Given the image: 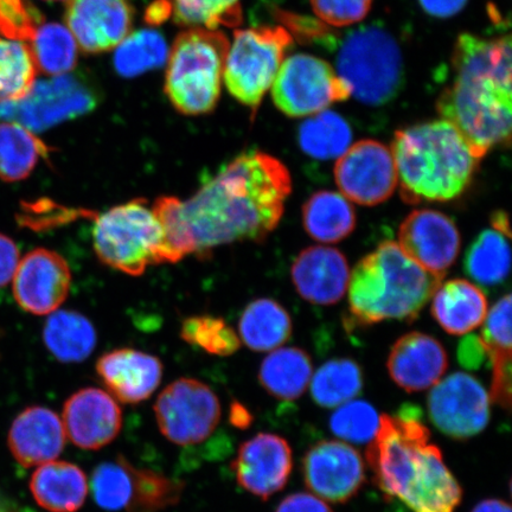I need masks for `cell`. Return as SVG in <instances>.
<instances>
[{
  "label": "cell",
  "mask_w": 512,
  "mask_h": 512,
  "mask_svg": "<svg viewBox=\"0 0 512 512\" xmlns=\"http://www.w3.org/2000/svg\"><path fill=\"white\" fill-rule=\"evenodd\" d=\"M292 191L286 165L261 151L243 152L183 202L195 255L208 258L217 247L262 242L285 213Z\"/></svg>",
  "instance_id": "cell-1"
},
{
  "label": "cell",
  "mask_w": 512,
  "mask_h": 512,
  "mask_svg": "<svg viewBox=\"0 0 512 512\" xmlns=\"http://www.w3.org/2000/svg\"><path fill=\"white\" fill-rule=\"evenodd\" d=\"M452 67L453 82L440 95L438 111L482 160L494 147L511 140L510 37L460 35Z\"/></svg>",
  "instance_id": "cell-2"
},
{
  "label": "cell",
  "mask_w": 512,
  "mask_h": 512,
  "mask_svg": "<svg viewBox=\"0 0 512 512\" xmlns=\"http://www.w3.org/2000/svg\"><path fill=\"white\" fill-rule=\"evenodd\" d=\"M367 460L383 494L413 512H454L462 502V486L431 443L430 430L415 416L381 415Z\"/></svg>",
  "instance_id": "cell-3"
},
{
  "label": "cell",
  "mask_w": 512,
  "mask_h": 512,
  "mask_svg": "<svg viewBox=\"0 0 512 512\" xmlns=\"http://www.w3.org/2000/svg\"><path fill=\"white\" fill-rule=\"evenodd\" d=\"M390 150L401 197L408 204L454 200L470 187L480 162L444 119L396 132Z\"/></svg>",
  "instance_id": "cell-4"
},
{
  "label": "cell",
  "mask_w": 512,
  "mask_h": 512,
  "mask_svg": "<svg viewBox=\"0 0 512 512\" xmlns=\"http://www.w3.org/2000/svg\"><path fill=\"white\" fill-rule=\"evenodd\" d=\"M441 280L409 259L398 243L384 241L364 256L350 274L352 322L360 326L387 319L411 322L430 302Z\"/></svg>",
  "instance_id": "cell-5"
},
{
  "label": "cell",
  "mask_w": 512,
  "mask_h": 512,
  "mask_svg": "<svg viewBox=\"0 0 512 512\" xmlns=\"http://www.w3.org/2000/svg\"><path fill=\"white\" fill-rule=\"evenodd\" d=\"M229 40L222 31L190 28L176 38L168 57L165 93L185 115L214 110L220 99Z\"/></svg>",
  "instance_id": "cell-6"
},
{
  "label": "cell",
  "mask_w": 512,
  "mask_h": 512,
  "mask_svg": "<svg viewBox=\"0 0 512 512\" xmlns=\"http://www.w3.org/2000/svg\"><path fill=\"white\" fill-rule=\"evenodd\" d=\"M335 70L362 104H387L402 86L399 43L386 29L373 25L352 31L339 48Z\"/></svg>",
  "instance_id": "cell-7"
},
{
  "label": "cell",
  "mask_w": 512,
  "mask_h": 512,
  "mask_svg": "<svg viewBox=\"0 0 512 512\" xmlns=\"http://www.w3.org/2000/svg\"><path fill=\"white\" fill-rule=\"evenodd\" d=\"M146 204L144 198H138L96 216L93 242L102 264L132 277L156 265L162 233Z\"/></svg>",
  "instance_id": "cell-8"
},
{
  "label": "cell",
  "mask_w": 512,
  "mask_h": 512,
  "mask_svg": "<svg viewBox=\"0 0 512 512\" xmlns=\"http://www.w3.org/2000/svg\"><path fill=\"white\" fill-rule=\"evenodd\" d=\"M292 42L290 32L281 27L236 30L223 70L230 95L255 111L277 78Z\"/></svg>",
  "instance_id": "cell-9"
},
{
  "label": "cell",
  "mask_w": 512,
  "mask_h": 512,
  "mask_svg": "<svg viewBox=\"0 0 512 512\" xmlns=\"http://www.w3.org/2000/svg\"><path fill=\"white\" fill-rule=\"evenodd\" d=\"M96 104L98 94L91 83L81 75L67 73L35 81L22 100L2 102L0 121L17 123L32 132H42L92 112Z\"/></svg>",
  "instance_id": "cell-10"
},
{
  "label": "cell",
  "mask_w": 512,
  "mask_h": 512,
  "mask_svg": "<svg viewBox=\"0 0 512 512\" xmlns=\"http://www.w3.org/2000/svg\"><path fill=\"white\" fill-rule=\"evenodd\" d=\"M271 88L275 106L292 118L312 117L351 96L335 68L309 54L284 60Z\"/></svg>",
  "instance_id": "cell-11"
},
{
  "label": "cell",
  "mask_w": 512,
  "mask_h": 512,
  "mask_svg": "<svg viewBox=\"0 0 512 512\" xmlns=\"http://www.w3.org/2000/svg\"><path fill=\"white\" fill-rule=\"evenodd\" d=\"M155 414L160 432L178 446L202 443L221 420V403L214 390L195 379H179L158 396Z\"/></svg>",
  "instance_id": "cell-12"
},
{
  "label": "cell",
  "mask_w": 512,
  "mask_h": 512,
  "mask_svg": "<svg viewBox=\"0 0 512 512\" xmlns=\"http://www.w3.org/2000/svg\"><path fill=\"white\" fill-rule=\"evenodd\" d=\"M335 179L348 201L364 207L379 206L398 187L392 150L371 139L351 145L337 160Z\"/></svg>",
  "instance_id": "cell-13"
},
{
  "label": "cell",
  "mask_w": 512,
  "mask_h": 512,
  "mask_svg": "<svg viewBox=\"0 0 512 512\" xmlns=\"http://www.w3.org/2000/svg\"><path fill=\"white\" fill-rule=\"evenodd\" d=\"M432 388L428 413L434 426L447 437L470 439L488 426L490 395L475 377L454 373Z\"/></svg>",
  "instance_id": "cell-14"
},
{
  "label": "cell",
  "mask_w": 512,
  "mask_h": 512,
  "mask_svg": "<svg viewBox=\"0 0 512 512\" xmlns=\"http://www.w3.org/2000/svg\"><path fill=\"white\" fill-rule=\"evenodd\" d=\"M307 489L329 503H347L366 482V466L356 448L337 440L313 445L303 459Z\"/></svg>",
  "instance_id": "cell-15"
},
{
  "label": "cell",
  "mask_w": 512,
  "mask_h": 512,
  "mask_svg": "<svg viewBox=\"0 0 512 512\" xmlns=\"http://www.w3.org/2000/svg\"><path fill=\"white\" fill-rule=\"evenodd\" d=\"M398 236L403 253L441 279L457 260L462 243L456 223L431 209L412 211L401 223Z\"/></svg>",
  "instance_id": "cell-16"
},
{
  "label": "cell",
  "mask_w": 512,
  "mask_h": 512,
  "mask_svg": "<svg viewBox=\"0 0 512 512\" xmlns=\"http://www.w3.org/2000/svg\"><path fill=\"white\" fill-rule=\"evenodd\" d=\"M16 302L36 316L51 315L66 302L72 272L59 253L37 248L24 256L14 275Z\"/></svg>",
  "instance_id": "cell-17"
},
{
  "label": "cell",
  "mask_w": 512,
  "mask_h": 512,
  "mask_svg": "<svg viewBox=\"0 0 512 512\" xmlns=\"http://www.w3.org/2000/svg\"><path fill=\"white\" fill-rule=\"evenodd\" d=\"M292 467L290 444L270 433H260L245 441L232 463L238 483L262 501L285 488Z\"/></svg>",
  "instance_id": "cell-18"
},
{
  "label": "cell",
  "mask_w": 512,
  "mask_h": 512,
  "mask_svg": "<svg viewBox=\"0 0 512 512\" xmlns=\"http://www.w3.org/2000/svg\"><path fill=\"white\" fill-rule=\"evenodd\" d=\"M127 0H68L66 24L78 47L98 54L117 48L131 34Z\"/></svg>",
  "instance_id": "cell-19"
},
{
  "label": "cell",
  "mask_w": 512,
  "mask_h": 512,
  "mask_svg": "<svg viewBox=\"0 0 512 512\" xmlns=\"http://www.w3.org/2000/svg\"><path fill=\"white\" fill-rule=\"evenodd\" d=\"M62 422L75 446L96 451L118 437L123 427V412L104 390L85 388L64 403Z\"/></svg>",
  "instance_id": "cell-20"
},
{
  "label": "cell",
  "mask_w": 512,
  "mask_h": 512,
  "mask_svg": "<svg viewBox=\"0 0 512 512\" xmlns=\"http://www.w3.org/2000/svg\"><path fill=\"white\" fill-rule=\"evenodd\" d=\"M387 368L393 381L406 392H424L441 381L446 373L447 352L438 339L414 331L393 345Z\"/></svg>",
  "instance_id": "cell-21"
},
{
  "label": "cell",
  "mask_w": 512,
  "mask_h": 512,
  "mask_svg": "<svg viewBox=\"0 0 512 512\" xmlns=\"http://www.w3.org/2000/svg\"><path fill=\"white\" fill-rule=\"evenodd\" d=\"M291 275L300 297L311 304L335 305L348 291V261L336 248L315 246L304 249L294 260Z\"/></svg>",
  "instance_id": "cell-22"
},
{
  "label": "cell",
  "mask_w": 512,
  "mask_h": 512,
  "mask_svg": "<svg viewBox=\"0 0 512 512\" xmlns=\"http://www.w3.org/2000/svg\"><path fill=\"white\" fill-rule=\"evenodd\" d=\"M96 373L119 401L134 405L156 392L163 377L159 358L134 349H115L96 362Z\"/></svg>",
  "instance_id": "cell-23"
},
{
  "label": "cell",
  "mask_w": 512,
  "mask_h": 512,
  "mask_svg": "<svg viewBox=\"0 0 512 512\" xmlns=\"http://www.w3.org/2000/svg\"><path fill=\"white\" fill-rule=\"evenodd\" d=\"M66 437L59 415L49 408L29 407L12 424L9 447L19 465L29 469L54 462L66 445Z\"/></svg>",
  "instance_id": "cell-24"
},
{
  "label": "cell",
  "mask_w": 512,
  "mask_h": 512,
  "mask_svg": "<svg viewBox=\"0 0 512 512\" xmlns=\"http://www.w3.org/2000/svg\"><path fill=\"white\" fill-rule=\"evenodd\" d=\"M479 339L492 364L490 400L511 407V296L498 300L486 315Z\"/></svg>",
  "instance_id": "cell-25"
},
{
  "label": "cell",
  "mask_w": 512,
  "mask_h": 512,
  "mask_svg": "<svg viewBox=\"0 0 512 512\" xmlns=\"http://www.w3.org/2000/svg\"><path fill=\"white\" fill-rule=\"evenodd\" d=\"M432 298V315L450 335L469 334L482 325L488 315L485 293L464 279L440 284Z\"/></svg>",
  "instance_id": "cell-26"
},
{
  "label": "cell",
  "mask_w": 512,
  "mask_h": 512,
  "mask_svg": "<svg viewBox=\"0 0 512 512\" xmlns=\"http://www.w3.org/2000/svg\"><path fill=\"white\" fill-rule=\"evenodd\" d=\"M35 501L50 512H76L86 501L88 482L78 465L50 462L35 471L30 480Z\"/></svg>",
  "instance_id": "cell-27"
},
{
  "label": "cell",
  "mask_w": 512,
  "mask_h": 512,
  "mask_svg": "<svg viewBox=\"0 0 512 512\" xmlns=\"http://www.w3.org/2000/svg\"><path fill=\"white\" fill-rule=\"evenodd\" d=\"M313 373L307 352L299 348L275 349L262 362L259 381L268 394L281 401H294L302 396Z\"/></svg>",
  "instance_id": "cell-28"
},
{
  "label": "cell",
  "mask_w": 512,
  "mask_h": 512,
  "mask_svg": "<svg viewBox=\"0 0 512 512\" xmlns=\"http://www.w3.org/2000/svg\"><path fill=\"white\" fill-rule=\"evenodd\" d=\"M303 224L313 240L337 243L354 232L356 213L342 194L318 191L303 206Z\"/></svg>",
  "instance_id": "cell-29"
},
{
  "label": "cell",
  "mask_w": 512,
  "mask_h": 512,
  "mask_svg": "<svg viewBox=\"0 0 512 512\" xmlns=\"http://www.w3.org/2000/svg\"><path fill=\"white\" fill-rule=\"evenodd\" d=\"M292 335V319L273 299L254 300L242 312L239 322L241 342L253 351L279 349Z\"/></svg>",
  "instance_id": "cell-30"
},
{
  "label": "cell",
  "mask_w": 512,
  "mask_h": 512,
  "mask_svg": "<svg viewBox=\"0 0 512 512\" xmlns=\"http://www.w3.org/2000/svg\"><path fill=\"white\" fill-rule=\"evenodd\" d=\"M43 341L56 360L79 363L92 355L96 332L91 320L81 313L55 311L44 325Z\"/></svg>",
  "instance_id": "cell-31"
},
{
  "label": "cell",
  "mask_w": 512,
  "mask_h": 512,
  "mask_svg": "<svg viewBox=\"0 0 512 512\" xmlns=\"http://www.w3.org/2000/svg\"><path fill=\"white\" fill-rule=\"evenodd\" d=\"M50 147L27 127L0 123V179L14 183L28 178L41 159L50 156Z\"/></svg>",
  "instance_id": "cell-32"
},
{
  "label": "cell",
  "mask_w": 512,
  "mask_h": 512,
  "mask_svg": "<svg viewBox=\"0 0 512 512\" xmlns=\"http://www.w3.org/2000/svg\"><path fill=\"white\" fill-rule=\"evenodd\" d=\"M511 252L509 238L495 229H486L467 249L464 270L476 283L497 286L509 277Z\"/></svg>",
  "instance_id": "cell-33"
},
{
  "label": "cell",
  "mask_w": 512,
  "mask_h": 512,
  "mask_svg": "<svg viewBox=\"0 0 512 512\" xmlns=\"http://www.w3.org/2000/svg\"><path fill=\"white\" fill-rule=\"evenodd\" d=\"M298 143L300 149L312 158H339L351 146V127L341 115L326 110L312 115L300 125Z\"/></svg>",
  "instance_id": "cell-34"
},
{
  "label": "cell",
  "mask_w": 512,
  "mask_h": 512,
  "mask_svg": "<svg viewBox=\"0 0 512 512\" xmlns=\"http://www.w3.org/2000/svg\"><path fill=\"white\" fill-rule=\"evenodd\" d=\"M310 383L311 395L317 405L337 408L362 392L363 373L355 361L338 358L323 364Z\"/></svg>",
  "instance_id": "cell-35"
},
{
  "label": "cell",
  "mask_w": 512,
  "mask_h": 512,
  "mask_svg": "<svg viewBox=\"0 0 512 512\" xmlns=\"http://www.w3.org/2000/svg\"><path fill=\"white\" fill-rule=\"evenodd\" d=\"M152 211L162 233L156 265L176 264L194 254L195 243L184 220L183 201L175 196L158 197Z\"/></svg>",
  "instance_id": "cell-36"
},
{
  "label": "cell",
  "mask_w": 512,
  "mask_h": 512,
  "mask_svg": "<svg viewBox=\"0 0 512 512\" xmlns=\"http://www.w3.org/2000/svg\"><path fill=\"white\" fill-rule=\"evenodd\" d=\"M37 69L49 76L72 72L78 61V43L67 27L42 24L30 41Z\"/></svg>",
  "instance_id": "cell-37"
},
{
  "label": "cell",
  "mask_w": 512,
  "mask_h": 512,
  "mask_svg": "<svg viewBox=\"0 0 512 512\" xmlns=\"http://www.w3.org/2000/svg\"><path fill=\"white\" fill-rule=\"evenodd\" d=\"M37 70L27 42L0 37V104L25 98L34 86Z\"/></svg>",
  "instance_id": "cell-38"
},
{
  "label": "cell",
  "mask_w": 512,
  "mask_h": 512,
  "mask_svg": "<svg viewBox=\"0 0 512 512\" xmlns=\"http://www.w3.org/2000/svg\"><path fill=\"white\" fill-rule=\"evenodd\" d=\"M168 57V44L159 32L139 30L119 44L114 54V67L124 78H136L164 66Z\"/></svg>",
  "instance_id": "cell-39"
},
{
  "label": "cell",
  "mask_w": 512,
  "mask_h": 512,
  "mask_svg": "<svg viewBox=\"0 0 512 512\" xmlns=\"http://www.w3.org/2000/svg\"><path fill=\"white\" fill-rule=\"evenodd\" d=\"M131 475L132 495L127 512H160L181 501L184 483L133 465Z\"/></svg>",
  "instance_id": "cell-40"
},
{
  "label": "cell",
  "mask_w": 512,
  "mask_h": 512,
  "mask_svg": "<svg viewBox=\"0 0 512 512\" xmlns=\"http://www.w3.org/2000/svg\"><path fill=\"white\" fill-rule=\"evenodd\" d=\"M171 11L179 24L216 30L241 23L240 0H171Z\"/></svg>",
  "instance_id": "cell-41"
},
{
  "label": "cell",
  "mask_w": 512,
  "mask_h": 512,
  "mask_svg": "<svg viewBox=\"0 0 512 512\" xmlns=\"http://www.w3.org/2000/svg\"><path fill=\"white\" fill-rule=\"evenodd\" d=\"M183 341L215 356H230L241 348V339L226 320L214 316H194L184 320Z\"/></svg>",
  "instance_id": "cell-42"
},
{
  "label": "cell",
  "mask_w": 512,
  "mask_h": 512,
  "mask_svg": "<svg viewBox=\"0 0 512 512\" xmlns=\"http://www.w3.org/2000/svg\"><path fill=\"white\" fill-rule=\"evenodd\" d=\"M132 464L120 456L102 463L93 472L92 491L96 504L107 511L126 509L132 495Z\"/></svg>",
  "instance_id": "cell-43"
},
{
  "label": "cell",
  "mask_w": 512,
  "mask_h": 512,
  "mask_svg": "<svg viewBox=\"0 0 512 512\" xmlns=\"http://www.w3.org/2000/svg\"><path fill=\"white\" fill-rule=\"evenodd\" d=\"M381 415L370 403L351 400L336 409L330 419L332 433L354 444H369L380 427Z\"/></svg>",
  "instance_id": "cell-44"
},
{
  "label": "cell",
  "mask_w": 512,
  "mask_h": 512,
  "mask_svg": "<svg viewBox=\"0 0 512 512\" xmlns=\"http://www.w3.org/2000/svg\"><path fill=\"white\" fill-rule=\"evenodd\" d=\"M43 16L29 0H0V35L10 40L30 42Z\"/></svg>",
  "instance_id": "cell-45"
},
{
  "label": "cell",
  "mask_w": 512,
  "mask_h": 512,
  "mask_svg": "<svg viewBox=\"0 0 512 512\" xmlns=\"http://www.w3.org/2000/svg\"><path fill=\"white\" fill-rule=\"evenodd\" d=\"M313 12L332 27H350L366 18L373 0H311Z\"/></svg>",
  "instance_id": "cell-46"
},
{
  "label": "cell",
  "mask_w": 512,
  "mask_h": 512,
  "mask_svg": "<svg viewBox=\"0 0 512 512\" xmlns=\"http://www.w3.org/2000/svg\"><path fill=\"white\" fill-rule=\"evenodd\" d=\"M19 260L16 243L8 236L0 234V287H4L14 278Z\"/></svg>",
  "instance_id": "cell-47"
},
{
  "label": "cell",
  "mask_w": 512,
  "mask_h": 512,
  "mask_svg": "<svg viewBox=\"0 0 512 512\" xmlns=\"http://www.w3.org/2000/svg\"><path fill=\"white\" fill-rule=\"evenodd\" d=\"M275 512H334L323 499L315 495L294 494L280 503Z\"/></svg>",
  "instance_id": "cell-48"
},
{
  "label": "cell",
  "mask_w": 512,
  "mask_h": 512,
  "mask_svg": "<svg viewBox=\"0 0 512 512\" xmlns=\"http://www.w3.org/2000/svg\"><path fill=\"white\" fill-rule=\"evenodd\" d=\"M459 361L466 368H478L486 356L478 336H467L459 345Z\"/></svg>",
  "instance_id": "cell-49"
},
{
  "label": "cell",
  "mask_w": 512,
  "mask_h": 512,
  "mask_svg": "<svg viewBox=\"0 0 512 512\" xmlns=\"http://www.w3.org/2000/svg\"><path fill=\"white\" fill-rule=\"evenodd\" d=\"M419 3L428 15L450 18L465 8L467 0H419Z\"/></svg>",
  "instance_id": "cell-50"
},
{
  "label": "cell",
  "mask_w": 512,
  "mask_h": 512,
  "mask_svg": "<svg viewBox=\"0 0 512 512\" xmlns=\"http://www.w3.org/2000/svg\"><path fill=\"white\" fill-rule=\"evenodd\" d=\"M230 421L236 427L246 428L251 425L252 415L249 414L246 407H243L241 403L234 402L232 409H230Z\"/></svg>",
  "instance_id": "cell-51"
},
{
  "label": "cell",
  "mask_w": 512,
  "mask_h": 512,
  "mask_svg": "<svg viewBox=\"0 0 512 512\" xmlns=\"http://www.w3.org/2000/svg\"><path fill=\"white\" fill-rule=\"evenodd\" d=\"M472 512H511L510 504L501 499H485Z\"/></svg>",
  "instance_id": "cell-52"
},
{
  "label": "cell",
  "mask_w": 512,
  "mask_h": 512,
  "mask_svg": "<svg viewBox=\"0 0 512 512\" xmlns=\"http://www.w3.org/2000/svg\"><path fill=\"white\" fill-rule=\"evenodd\" d=\"M491 226L492 229H495L497 232L504 234L509 239L511 238L509 216L507 213H505V211L498 210L492 214Z\"/></svg>",
  "instance_id": "cell-53"
},
{
  "label": "cell",
  "mask_w": 512,
  "mask_h": 512,
  "mask_svg": "<svg viewBox=\"0 0 512 512\" xmlns=\"http://www.w3.org/2000/svg\"><path fill=\"white\" fill-rule=\"evenodd\" d=\"M44 2H53V3H60V2H68V0H44Z\"/></svg>",
  "instance_id": "cell-54"
},
{
  "label": "cell",
  "mask_w": 512,
  "mask_h": 512,
  "mask_svg": "<svg viewBox=\"0 0 512 512\" xmlns=\"http://www.w3.org/2000/svg\"><path fill=\"white\" fill-rule=\"evenodd\" d=\"M18 512H35L34 510H30V509H23L21 511H18Z\"/></svg>",
  "instance_id": "cell-55"
}]
</instances>
